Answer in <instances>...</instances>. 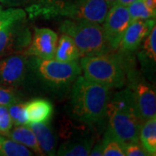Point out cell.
<instances>
[{"instance_id":"1","label":"cell","mask_w":156,"mask_h":156,"mask_svg":"<svg viewBox=\"0 0 156 156\" xmlns=\"http://www.w3.org/2000/svg\"><path fill=\"white\" fill-rule=\"evenodd\" d=\"M72 85L70 114L73 118L88 125L102 122L107 118L111 89L81 75Z\"/></svg>"},{"instance_id":"2","label":"cell","mask_w":156,"mask_h":156,"mask_svg":"<svg viewBox=\"0 0 156 156\" xmlns=\"http://www.w3.org/2000/svg\"><path fill=\"white\" fill-rule=\"evenodd\" d=\"M108 127L125 143L139 141L141 121L131 90L127 88L110 96L107 107Z\"/></svg>"},{"instance_id":"3","label":"cell","mask_w":156,"mask_h":156,"mask_svg":"<svg viewBox=\"0 0 156 156\" xmlns=\"http://www.w3.org/2000/svg\"><path fill=\"white\" fill-rule=\"evenodd\" d=\"M81 65L76 61H57L54 58L42 59L29 56L28 76H32L44 89L63 93L70 88L81 75Z\"/></svg>"},{"instance_id":"4","label":"cell","mask_w":156,"mask_h":156,"mask_svg":"<svg viewBox=\"0 0 156 156\" xmlns=\"http://www.w3.org/2000/svg\"><path fill=\"white\" fill-rule=\"evenodd\" d=\"M60 31L72 38L81 56L108 54L113 50L100 23L66 19L61 23Z\"/></svg>"},{"instance_id":"5","label":"cell","mask_w":156,"mask_h":156,"mask_svg":"<svg viewBox=\"0 0 156 156\" xmlns=\"http://www.w3.org/2000/svg\"><path fill=\"white\" fill-rule=\"evenodd\" d=\"M80 65L84 76L110 89H119L126 83V66L118 56L103 54L83 56Z\"/></svg>"},{"instance_id":"6","label":"cell","mask_w":156,"mask_h":156,"mask_svg":"<svg viewBox=\"0 0 156 156\" xmlns=\"http://www.w3.org/2000/svg\"><path fill=\"white\" fill-rule=\"evenodd\" d=\"M128 88L132 92L134 103L141 121L156 116L155 89L148 83L141 74L134 69H129L127 74Z\"/></svg>"},{"instance_id":"7","label":"cell","mask_w":156,"mask_h":156,"mask_svg":"<svg viewBox=\"0 0 156 156\" xmlns=\"http://www.w3.org/2000/svg\"><path fill=\"white\" fill-rule=\"evenodd\" d=\"M31 39L25 19L0 28V56L25 53Z\"/></svg>"},{"instance_id":"8","label":"cell","mask_w":156,"mask_h":156,"mask_svg":"<svg viewBox=\"0 0 156 156\" xmlns=\"http://www.w3.org/2000/svg\"><path fill=\"white\" fill-rule=\"evenodd\" d=\"M29 56L15 53L0 56V86L17 88L28 76Z\"/></svg>"},{"instance_id":"9","label":"cell","mask_w":156,"mask_h":156,"mask_svg":"<svg viewBox=\"0 0 156 156\" xmlns=\"http://www.w3.org/2000/svg\"><path fill=\"white\" fill-rule=\"evenodd\" d=\"M103 24V30L112 49L119 47L123 35L130 23L128 6L115 3L107 13Z\"/></svg>"},{"instance_id":"10","label":"cell","mask_w":156,"mask_h":156,"mask_svg":"<svg viewBox=\"0 0 156 156\" xmlns=\"http://www.w3.org/2000/svg\"><path fill=\"white\" fill-rule=\"evenodd\" d=\"M57 44V35L48 28H35L32 38L25 54L42 59L54 58Z\"/></svg>"},{"instance_id":"11","label":"cell","mask_w":156,"mask_h":156,"mask_svg":"<svg viewBox=\"0 0 156 156\" xmlns=\"http://www.w3.org/2000/svg\"><path fill=\"white\" fill-rule=\"evenodd\" d=\"M154 25L155 18L139 19L130 22L118 48L124 53L134 51L141 44Z\"/></svg>"},{"instance_id":"12","label":"cell","mask_w":156,"mask_h":156,"mask_svg":"<svg viewBox=\"0 0 156 156\" xmlns=\"http://www.w3.org/2000/svg\"><path fill=\"white\" fill-rule=\"evenodd\" d=\"M28 126L37 137L43 155H55L56 152V136L49 122L31 123L28 124Z\"/></svg>"},{"instance_id":"13","label":"cell","mask_w":156,"mask_h":156,"mask_svg":"<svg viewBox=\"0 0 156 156\" xmlns=\"http://www.w3.org/2000/svg\"><path fill=\"white\" fill-rule=\"evenodd\" d=\"M27 125L49 122L53 113L51 102L45 99H34L25 103Z\"/></svg>"},{"instance_id":"14","label":"cell","mask_w":156,"mask_h":156,"mask_svg":"<svg viewBox=\"0 0 156 156\" xmlns=\"http://www.w3.org/2000/svg\"><path fill=\"white\" fill-rule=\"evenodd\" d=\"M93 143L94 140L91 137L73 136L59 147L56 154L60 156H88Z\"/></svg>"},{"instance_id":"15","label":"cell","mask_w":156,"mask_h":156,"mask_svg":"<svg viewBox=\"0 0 156 156\" xmlns=\"http://www.w3.org/2000/svg\"><path fill=\"white\" fill-rule=\"evenodd\" d=\"M139 61L143 69L153 72L156 64V27L155 25L147 36L138 53Z\"/></svg>"},{"instance_id":"16","label":"cell","mask_w":156,"mask_h":156,"mask_svg":"<svg viewBox=\"0 0 156 156\" xmlns=\"http://www.w3.org/2000/svg\"><path fill=\"white\" fill-rule=\"evenodd\" d=\"M81 56L80 51L70 37L62 34L61 37L57 42L54 57L57 61L69 62L76 61Z\"/></svg>"},{"instance_id":"17","label":"cell","mask_w":156,"mask_h":156,"mask_svg":"<svg viewBox=\"0 0 156 156\" xmlns=\"http://www.w3.org/2000/svg\"><path fill=\"white\" fill-rule=\"evenodd\" d=\"M5 135L23 146L30 147L37 154L43 155L40 150L37 137L28 125L16 126V128L14 129H11Z\"/></svg>"},{"instance_id":"18","label":"cell","mask_w":156,"mask_h":156,"mask_svg":"<svg viewBox=\"0 0 156 156\" xmlns=\"http://www.w3.org/2000/svg\"><path fill=\"white\" fill-rule=\"evenodd\" d=\"M140 144L149 155L156 154V118L153 117L142 123L140 130Z\"/></svg>"},{"instance_id":"19","label":"cell","mask_w":156,"mask_h":156,"mask_svg":"<svg viewBox=\"0 0 156 156\" xmlns=\"http://www.w3.org/2000/svg\"><path fill=\"white\" fill-rule=\"evenodd\" d=\"M102 145V156H125L126 143L116 137L109 128H107L103 140L101 141Z\"/></svg>"},{"instance_id":"20","label":"cell","mask_w":156,"mask_h":156,"mask_svg":"<svg viewBox=\"0 0 156 156\" xmlns=\"http://www.w3.org/2000/svg\"><path fill=\"white\" fill-rule=\"evenodd\" d=\"M33 154L21 143L0 135V156H30Z\"/></svg>"},{"instance_id":"21","label":"cell","mask_w":156,"mask_h":156,"mask_svg":"<svg viewBox=\"0 0 156 156\" xmlns=\"http://www.w3.org/2000/svg\"><path fill=\"white\" fill-rule=\"evenodd\" d=\"M130 22L139 19H151L155 18L156 12L150 11L143 0H136L128 5Z\"/></svg>"},{"instance_id":"22","label":"cell","mask_w":156,"mask_h":156,"mask_svg":"<svg viewBox=\"0 0 156 156\" xmlns=\"http://www.w3.org/2000/svg\"><path fill=\"white\" fill-rule=\"evenodd\" d=\"M8 111L10 114L12 123L15 126L27 125L26 113H25V103L17 102L8 106Z\"/></svg>"},{"instance_id":"23","label":"cell","mask_w":156,"mask_h":156,"mask_svg":"<svg viewBox=\"0 0 156 156\" xmlns=\"http://www.w3.org/2000/svg\"><path fill=\"white\" fill-rule=\"evenodd\" d=\"M22 98V95L17 91V88L0 86V105L8 107L20 102Z\"/></svg>"},{"instance_id":"24","label":"cell","mask_w":156,"mask_h":156,"mask_svg":"<svg viewBox=\"0 0 156 156\" xmlns=\"http://www.w3.org/2000/svg\"><path fill=\"white\" fill-rule=\"evenodd\" d=\"M12 125L8 107L0 105V134L5 135L12 128Z\"/></svg>"},{"instance_id":"25","label":"cell","mask_w":156,"mask_h":156,"mask_svg":"<svg viewBox=\"0 0 156 156\" xmlns=\"http://www.w3.org/2000/svg\"><path fill=\"white\" fill-rule=\"evenodd\" d=\"M125 154L128 156H148V153L144 149L139 141L126 143Z\"/></svg>"},{"instance_id":"26","label":"cell","mask_w":156,"mask_h":156,"mask_svg":"<svg viewBox=\"0 0 156 156\" xmlns=\"http://www.w3.org/2000/svg\"><path fill=\"white\" fill-rule=\"evenodd\" d=\"M35 0H0V3L9 6H22L31 5Z\"/></svg>"},{"instance_id":"27","label":"cell","mask_w":156,"mask_h":156,"mask_svg":"<svg viewBox=\"0 0 156 156\" xmlns=\"http://www.w3.org/2000/svg\"><path fill=\"white\" fill-rule=\"evenodd\" d=\"M90 156H102V145L101 142H98L96 143L94 147H92L90 153H89Z\"/></svg>"},{"instance_id":"28","label":"cell","mask_w":156,"mask_h":156,"mask_svg":"<svg viewBox=\"0 0 156 156\" xmlns=\"http://www.w3.org/2000/svg\"><path fill=\"white\" fill-rule=\"evenodd\" d=\"M145 3L146 6L150 11L156 12V0H143Z\"/></svg>"},{"instance_id":"29","label":"cell","mask_w":156,"mask_h":156,"mask_svg":"<svg viewBox=\"0 0 156 156\" xmlns=\"http://www.w3.org/2000/svg\"><path fill=\"white\" fill-rule=\"evenodd\" d=\"M134 1H136V0H116L115 3H118V4L122 5L128 6V5H130L131 3H133Z\"/></svg>"},{"instance_id":"30","label":"cell","mask_w":156,"mask_h":156,"mask_svg":"<svg viewBox=\"0 0 156 156\" xmlns=\"http://www.w3.org/2000/svg\"><path fill=\"white\" fill-rule=\"evenodd\" d=\"M107 2L110 5H114L115 2H116V0H106Z\"/></svg>"},{"instance_id":"31","label":"cell","mask_w":156,"mask_h":156,"mask_svg":"<svg viewBox=\"0 0 156 156\" xmlns=\"http://www.w3.org/2000/svg\"><path fill=\"white\" fill-rule=\"evenodd\" d=\"M3 10V8H2V6H0V12H1V11Z\"/></svg>"}]
</instances>
